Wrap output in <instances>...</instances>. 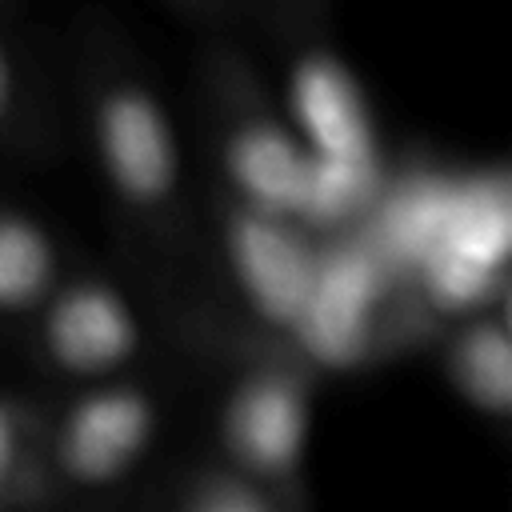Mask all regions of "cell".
Masks as SVG:
<instances>
[{
	"label": "cell",
	"mask_w": 512,
	"mask_h": 512,
	"mask_svg": "<svg viewBox=\"0 0 512 512\" xmlns=\"http://www.w3.org/2000/svg\"><path fill=\"white\" fill-rule=\"evenodd\" d=\"M368 216L372 252L408 276L432 312L464 320L496 308L512 248V192L500 168L408 172L384 184Z\"/></svg>",
	"instance_id": "cell-1"
},
{
	"label": "cell",
	"mask_w": 512,
	"mask_h": 512,
	"mask_svg": "<svg viewBox=\"0 0 512 512\" xmlns=\"http://www.w3.org/2000/svg\"><path fill=\"white\" fill-rule=\"evenodd\" d=\"M284 96L288 128L312 160V188L300 228L324 232L368 216L388 176L372 104L348 60L328 44L300 48L288 64Z\"/></svg>",
	"instance_id": "cell-2"
},
{
	"label": "cell",
	"mask_w": 512,
	"mask_h": 512,
	"mask_svg": "<svg viewBox=\"0 0 512 512\" xmlns=\"http://www.w3.org/2000/svg\"><path fill=\"white\" fill-rule=\"evenodd\" d=\"M312 436V380L304 364L244 368L216 412L220 464L300 512Z\"/></svg>",
	"instance_id": "cell-3"
},
{
	"label": "cell",
	"mask_w": 512,
	"mask_h": 512,
	"mask_svg": "<svg viewBox=\"0 0 512 512\" xmlns=\"http://www.w3.org/2000/svg\"><path fill=\"white\" fill-rule=\"evenodd\" d=\"M160 404L136 380L84 384L40 432L48 496H100L120 488L152 452Z\"/></svg>",
	"instance_id": "cell-4"
},
{
	"label": "cell",
	"mask_w": 512,
	"mask_h": 512,
	"mask_svg": "<svg viewBox=\"0 0 512 512\" xmlns=\"http://www.w3.org/2000/svg\"><path fill=\"white\" fill-rule=\"evenodd\" d=\"M388 268L368 240H344L320 248L312 288L288 328L304 368L348 372L368 360L384 320Z\"/></svg>",
	"instance_id": "cell-5"
},
{
	"label": "cell",
	"mask_w": 512,
	"mask_h": 512,
	"mask_svg": "<svg viewBox=\"0 0 512 512\" xmlns=\"http://www.w3.org/2000/svg\"><path fill=\"white\" fill-rule=\"evenodd\" d=\"M96 160L128 208H160L180 184V140L160 96L136 80L104 88L96 112Z\"/></svg>",
	"instance_id": "cell-6"
},
{
	"label": "cell",
	"mask_w": 512,
	"mask_h": 512,
	"mask_svg": "<svg viewBox=\"0 0 512 512\" xmlns=\"http://www.w3.org/2000/svg\"><path fill=\"white\" fill-rule=\"evenodd\" d=\"M40 344L48 364L80 384L116 380L140 348V316L116 284L80 276L44 300Z\"/></svg>",
	"instance_id": "cell-7"
},
{
	"label": "cell",
	"mask_w": 512,
	"mask_h": 512,
	"mask_svg": "<svg viewBox=\"0 0 512 512\" xmlns=\"http://www.w3.org/2000/svg\"><path fill=\"white\" fill-rule=\"evenodd\" d=\"M224 252L244 304L268 328H280L288 336L320 264L312 232H304L292 220L232 204L224 224Z\"/></svg>",
	"instance_id": "cell-8"
},
{
	"label": "cell",
	"mask_w": 512,
	"mask_h": 512,
	"mask_svg": "<svg viewBox=\"0 0 512 512\" xmlns=\"http://www.w3.org/2000/svg\"><path fill=\"white\" fill-rule=\"evenodd\" d=\"M224 172L240 208L300 224L312 188V160L288 124L272 116L240 120L224 140Z\"/></svg>",
	"instance_id": "cell-9"
},
{
	"label": "cell",
	"mask_w": 512,
	"mask_h": 512,
	"mask_svg": "<svg viewBox=\"0 0 512 512\" xmlns=\"http://www.w3.org/2000/svg\"><path fill=\"white\" fill-rule=\"evenodd\" d=\"M444 376L464 408L484 420L512 416V332L504 308H484L456 320L444 344Z\"/></svg>",
	"instance_id": "cell-10"
},
{
	"label": "cell",
	"mask_w": 512,
	"mask_h": 512,
	"mask_svg": "<svg viewBox=\"0 0 512 512\" xmlns=\"http://www.w3.org/2000/svg\"><path fill=\"white\" fill-rule=\"evenodd\" d=\"M60 284V256L52 232L20 208H0V316L44 308Z\"/></svg>",
	"instance_id": "cell-11"
},
{
	"label": "cell",
	"mask_w": 512,
	"mask_h": 512,
	"mask_svg": "<svg viewBox=\"0 0 512 512\" xmlns=\"http://www.w3.org/2000/svg\"><path fill=\"white\" fill-rule=\"evenodd\" d=\"M48 496L40 432L28 428L24 412L0 400V512H28Z\"/></svg>",
	"instance_id": "cell-12"
},
{
	"label": "cell",
	"mask_w": 512,
	"mask_h": 512,
	"mask_svg": "<svg viewBox=\"0 0 512 512\" xmlns=\"http://www.w3.org/2000/svg\"><path fill=\"white\" fill-rule=\"evenodd\" d=\"M172 512H296V508H288L272 492L256 488L252 480H244L232 468H224L220 460H212L180 480Z\"/></svg>",
	"instance_id": "cell-13"
},
{
	"label": "cell",
	"mask_w": 512,
	"mask_h": 512,
	"mask_svg": "<svg viewBox=\"0 0 512 512\" xmlns=\"http://www.w3.org/2000/svg\"><path fill=\"white\" fill-rule=\"evenodd\" d=\"M8 104H12V60L0 44V120L8 116Z\"/></svg>",
	"instance_id": "cell-14"
}]
</instances>
